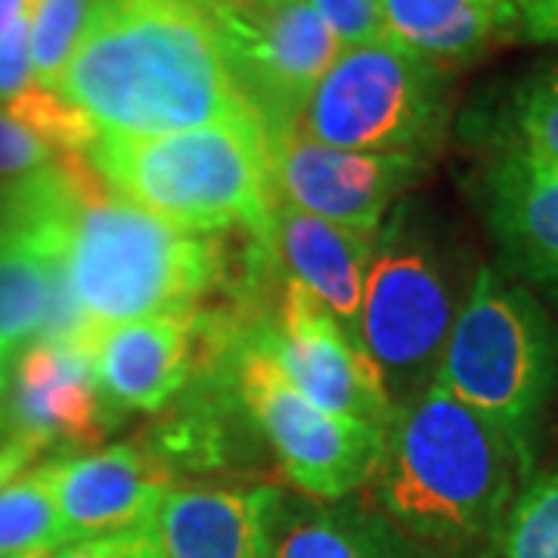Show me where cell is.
<instances>
[{
  "label": "cell",
  "instance_id": "9",
  "mask_svg": "<svg viewBox=\"0 0 558 558\" xmlns=\"http://www.w3.org/2000/svg\"><path fill=\"white\" fill-rule=\"evenodd\" d=\"M211 10L242 102L258 116L267 140L295 131L304 106L339 57L336 35L307 0H279L258 10L211 0Z\"/></svg>",
  "mask_w": 558,
  "mask_h": 558
},
{
  "label": "cell",
  "instance_id": "33",
  "mask_svg": "<svg viewBox=\"0 0 558 558\" xmlns=\"http://www.w3.org/2000/svg\"><path fill=\"white\" fill-rule=\"evenodd\" d=\"M469 3H478L487 10H497V13H509L515 20V0H469Z\"/></svg>",
  "mask_w": 558,
  "mask_h": 558
},
{
  "label": "cell",
  "instance_id": "5",
  "mask_svg": "<svg viewBox=\"0 0 558 558\" xmlns=\"http://www.w3.org/2000/svg\"><path fill=\"white\" fill-rule=\"evenodd\" d=\"M435 381L506 438L521 481L534 478L558 391V326L531 289L478 267Z\"/></svg>",
  "mask_w": 558,
  "mask_h": 558
},
{
  "label": "cell",
  "instance_id": "1",
  "mask_svg": "<svg viewBox=\"0 0 558 558\" xmlns=\"http://www.w3.org/2000/svg\"><path fill=\"white\" fill-rule=\"evenodd\" d=\"M0 211L57 240L62 274L90 329L196 311L233 279L240 230L193 233L119 196L87 153H62L0 190Z\"/></svg>",
  "mask_w": 558,
  "mask_h": 558
},
{
  "label": "cell",
  "instance_id": "4",
  "mask_svg": "<svg viewBox=\"0 0 558 558\" xmlns=\"http://www.w3.org/2000/svg\"><path fill=\"white\" fill-rule=\"evenodd\" d=\"M87 159L119 196L193 233H274L270 140L255 112L159 137L100 134Z\"/></svg>",
  "mask_w": 558,
  "mask_h": 558
},
{
  "label": "cell",
  "instance_id": "29",
  "mask_svg": "<svg viewBox=\"0 0 558 558\" xmlns=\"http://www.w3.org/2000/svg\"><path fill=\"white\" fill-rule=\"evenodd\" d=\"M35 84L32 40H28V10L0 35V109L13 102Z\"/></svg>",
  "mask_w": 558,
  "mask_h": 558
},
{
  "label": "cell",
  "instance_id": "24",
  "mask_svg": "<svg viewBox=\"0 0 558 558\" xmlns=\"http://www.w3.org/2000/svg\"><path fill=\"white\" fill-rule=\"evenodd\" d=\"M502 558H558V475L524 481L499 537Z\"/></svg>",
  "mask_w": 558,
  "mask_h": 558
},
{
  "label": "cell",
  "instance_id": "14",
  "mask_svg": "<svg viewBox=\"0 0 558 558\" xmlns=\"http://www.w3.org/2000/svg\"><path fill=\"white\" fill-rule=\"evenodd\" d=\"M53 490L69 539L121 534L159 521L174 469L149 444H112L81 457H53Z\"/></svg>",
  "mask_w": 558,
  "mask_h": 558
},
{
  "label": "cell",
  "instance_id": "8",
  "mask_svg": "<svg viewBox=\"0 0 558 558\" xmlns=\"http://www.w3.org/2000/svg\"><path fill=\"white\" fill-rule=\"evenodd\" d=\"M260 317V314H258ZM252 319H236L230 341V388L242 416L270 447L282 475L304 497L339 502L373 478L381 457V432L336 416L301 395L252 332Z\"/></svg>",
  "mask_w": 558,
  "mask_h": 558
},
{
  "label": "cell",
  "instance_id": "22",
  "mask_svg": "<svg viewBox=\"0 0 558 558\" xmlns=\"http://www.w3.org/2000/svg\"><path fill=\"white\" fill-rule=\"evenodd\" d=\"M69 543L53 490V459L28 465L0 487V558H47Z\"/></svg>",
  "mask_w": 558,
  "mask_h": 558
},
{
  "label": "cell",
  "instance_id": "34",
  "mask_svg": "<svg viewBox=\"0 0 558 558\" xmlns=\"http://www.w3.org/2000/svg\"><path fill=\"white\" fill-rule=\"evenodd\" d=\"M223 7H236V10H258V7H270L279 0H218Z\"/></svg>",
  "mask_w": 558,
  "mask_h": 558
},
{
  "label": "cell",
  "instance_id": "31",
  "mask_svg": "<svg viewBox=\"0 0 558 558\" xmlns=\"http://www.w3.org/2000/svg\"><path fill=\"white\" fill-rule=\"evenodd\" d=\"M38 457V450L32 444H25L20 438H10L0 447V487L7 481H13L20 472H25L32 465V459Z\"/></svg>",
  "mask_w": 558,
  "mask_h": 558
},
{
  "label": "cell",
  "instance_id": "17",
  "mask_svg": "<svg viewBox=\"0 0 558 558\" xmlns=\"http://www.w3.org/2000/svg\"><path fill=\"white\" fill-rule=\"evenodd\" d=\"M373 242L376 236L314 218L279 196L274 202V252L279 270L304 286L357 341Z\"/></svg>",
  "mask_w": 558,
  "mask_h": 558
},
{
  "label": "cell",
  "instance_id": "21",
  "mask_svg": "<svg viewBox=\"0 0 558 558\" xmlns=\"http://www.w3.org/2000/svg\"><path fill=\"white\" fill-rule=\"evenodd\" d=\"M487 156L558 168V60L531 69L472 121Z\"/></svg>",
  "mask_w": 558,
  "mask_h": 558
},
{
  "label": "cell",
  "instance_id": "3",
  "mask_svg": "<svg viewBox=\"0 0 558 558\" xmlns=\"http://www.w3.org/2000/svg\"><path fill=\"white\" fill-rule=\"evenodd\" d=\"M521 472L490 422L432 381L381 435L373 506L416 546L469 556L499 546Z\"/></svg>",
  "mask_w": 558,
  "mask_h": 558
},
{
  "label": "cell",
  "instance_id": "25",
  "mask_svg": "<svg viewBox=\"0 0 558 558\" xmlns=\"http://www.w3.org/2000/svg\"><path fill=\"white\" fill-rule=\"evenodd\" d=\"M3 112H10L13 119L28 124L60 156L62 153H87L94 146V140L100 137L94 121L87 119L75 102L65 100L60 90L40 87L38 81L25 94H20L16 100L7 102Z\"/></svg>",
  "mask_w": 558,
  "mask_h": 558
},
{
  "label": "cell",
  "instance_id": "11",
  "mask_svg": "<svg viewBox=\"0 0 558 558\" xmlns=\"http://www.w3.org/2000/svg\"><path fill=\"white\" fill-rule=\"evenodd\" d=\"M428 165L416 156L323 146L299 128L270 140V178L279 199L363 236L379 233L391 208L422 180Z\"/></svg>",
  "mask_w": 558,
  "mask_h": 558
},
{
  "label": "cell",
  "instance_id": "32",
  "mask_svg": "<svg viewBox=\"0 0 558 558\" xmlns=\"http://www.w3.org/2000/svg\"><path fill=\"white\" fill-rule=\"evenodd\" d=\"M28 10V0H0V35Z\"/></svg>",
  "mask_w": 558,
  "mask_h": 558
},
{
  "label": "cell",
  "instance_id": "30",
  "mask_svg": "<svg viewBox=\"0 0 558 558\" xmlns=\"http://www.w3.org/2000/svg\"><path fill=\"white\" fill-rule=\"evenodd\" d=\"M512 38L558 44V0H515Z\"/></svg>",
  "mask_w": 558,
  "mask_h": 558
},
{
  "label": "cell",
  "instance_id": "28",
  "mask_svg": "<svg viewBox=\"0 0 558 558\" xmlns=\"http://www.w3.org/2000/svg\"><path fill=\"white\" fill-rule=\"evenodd\" d=\"M47 558H165L159 521L121 531V534H109V537L78 539Z\"/></svg>",
  "mask_w": 558,
  "mask_h": 558
},
{
  "label": "cell",
  "instance_id": "35",
  "mask_svg": "<svg viewBox=\"0 0 558 558\" xmlns=\"http://www.w3.org/2000/svg\"><path fill=\"white\" fill-rule=\"evenodd\" d=\"M3 381H7V376H3V363H0V395H3Z\"/></svg>",
  "mask_w": 558,
  "mask_h": 558
},
{
  "label": "cell",
  "instance_id": "18",
  "mask_svg": "<svg viewBox=\"0 0 558 558\" xmlns=\"http://www.w3.org/2000/svg\"><path fill=\"white\" fill-rule=\"evenodd\" d=\"M65 289L53 242L0 215V363L40 339Z\"/></svg>",
  "mask_w": 558,
  "mask_h": 558
},
{
  "label": "cell",
  "instance_id": "19",
  "mask_svg": "<svg viewBox=\"0 0 558 558\" xmlns=\"http://www.w3.org/2000/svg\"><path fill=\"white\" fill-rule=\"evenodd\" d=\"M274 558H428L388 521L339 502H286L279 509Z\"/></svg>",
  "mask_w": 558,
  "mask_h": 558
},
{
  "label": "cell",
  "instance_id": "13",
  "mask_svg": "<svg viewBox=\"0 0 558 558\" xmlns=\"http://www.w3.org/2000/svg\"><path fill=\"white\" fill-rule=\"evenodd\" d=\"M199 311H174L97 329L87 341L109 422L156 413L193 379L199 354Z\"/></svg>",
  "mask_w": 558,
  "mask_h": 558
},
{
  "label": "cell",
  "instance_id": "15",
  "mask_svg": "<svg viewBox=\"0 0 558 558\" xmlns=\"http://www.w3.org/2000/svg\"><path fill=\"white\" fill-rule=\"evenodd\" d=\"M475 202L502 274L558 304V168L487 156L475 174Z\"/></svg>",
  "mask_w": 558,
  "mask_h": 558
},
{
  "label": "cell",
  "instance_id": "27",
  "mask_svg": "<svg viewBox=\"0 0 558 558\" xmlns=\"http://www.w3.org/2000/svg\"><path fill=\"white\" fill-rule=\"evenodd\" d=\"M341 47H357L388 38L379 0H307Z\"/></svg>",
  "mask_w": 558,
  "mask_h": 558
},
{
  "label": "cell",
  "instance_id": "20",
  "mask_svg": "<svg viewBox=\"0 0 558 558\" xmlns=\"http://www.w3.org/2000/svg\"><path fill=\"white\" fill-rule=\"evenodd\" d=\"M388 38L418 57L457 69L478 60L499 38H512V16L469 0H379Z\"/></svg>",
  "mask_w": 558,
  "mask_h": 558
},
{
  "label": "cell",
  "instance_id": "6",
  "mask_svg": "<svg viewBox=\"0 0 558 558\" xmlns=\"http://www.w3.org/2000/svg\"><path fill=\"white\" fill-rule=\"evenodd\" d=\"M469 286L457 242L422 205L398 202L373 242L360 311L363 351L395 407L435 381Z\"/></svg>",
  "mask_w": 558,
  "mask_h": 558
},
{
  "label": "cell",
  "instance_id": "16",
  "mask_svg": "<svg viewBox=\"0 0 558 558\" xmlns=\"http://www.w3.org/2000/svg\"><path fill=\"white\" fill-rule=\"evenodd\" d=\"M282 494L255 487H183L161 502L165 558H274Z\"/></svg>",
  "mask_w": 558,
  "mask_h": 558
},
{
  "label": "cell",
  "instance_id": "7",
  "mask_svg": "<svg viewBox=\"0 0 558 558\" xmlns=\"http://www.w3.org/2000/svg\"><path fill=\"white\" fill-rule=\"evenodd\" d=\"M450 128V78L395 38L341 47L299 119L323 146L432 161Z\"/></svg>",
  "mask_w": 558,
  "mask_h": 558
},
{
  "label": "cell",
  "instance_id": "23",
  "mask_svg": "<svg viewBox=\"0 0 558 558\" xmlns=\"http://www.w3.org/2000/svg\"><path fill=\"white\" fill-rule=\"evenodd\" d=\"M90 3L94 0H28L32 69L40 87L57 90L84 32Z\"/></svg>",
  "mask_w": 558,
  "mask_h": 558
},
{
  "label": "cell",
  "instance_id": "2",
  "mask_svg": "<svg viewBox=\"0 0 558 558\" xmlns=\"http://www.w3.org/2000/svg\"><path fill=\"white\" fill-rule=\"evenodd\" d=\"M100 134L159 137L252 112L211 0H94L57 84Z\"/></svg>",
  "mask_w": 558,
  "mask_h": 558
},
{
  "label": "cell",
  "instance_id": "12",
  "mask_svg": "<svg viewBox=\"0 0 558 558\" xmlns=\"http://www.w3.org/2000/svg\"><path fill=\"white\" fill-rule=\"evenodd\" d=\"M13 435L35 450H90L116 428L102 407L87 348L35 339L13 357Z\"/></svg>",
  "mask_w": 558,
  "mask_h": 558
},
{
  "label": "cell",
  "instance_id": "26",
  "mask_svg": "<svg viewBox=\"0 0 558 558\" xmlns=\"http://www.w3.org/2000/svg\"><path fill=\"white\" fill-rule=\"evenodd\" d=\"M60 153L47 143V140L35 134L28 124L13 119L10 112L0 109V180L28 178L40 168H47Z\"/></svg>",
  "mask_w": 558,
  "mask_h": 558
},
{
  "label": "cell",
  "instance_id": "10",
  "mask_svg": "<svg viewBox=\"0 0 558 558\" xmlns=\"http://www.w3.org/2000/svg\"><path fill=\"white\" fill-rule=\"evenodd\" d=\"M252 332L304 398L385 435L398 407L381 373L304 286L282 274L270 311L252 319Z\"/></svg>",
  "mask_w": 558,
  "mask_h": 558
}]
</instances>
